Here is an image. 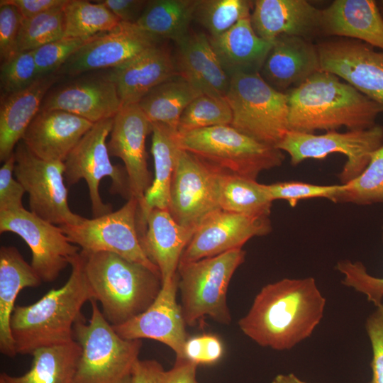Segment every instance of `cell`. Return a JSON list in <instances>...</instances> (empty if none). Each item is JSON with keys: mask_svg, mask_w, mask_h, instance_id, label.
<instances>
[{"mask_svg": "<svg viewBox=\"0 0 383 383\" xmlns=\"http://www.w3.org/2000/svg\"><path fill=\"white\" fill-rule=\"evenodd\" d=\"M245 257V251L240 248L196 261L179 262L178 289L187 325L194 326L206 317L218 323H231L227 291Z\"/></svg>", "mask_w": 383, "mask_h": 383, "instance_id": "7", "label": "cell"}, {"mask_svg": "<svg viewBox=\"0 0 383 383\" xmlns=\"http://www.w3.org/2000/svg\"><path fill=\"white\" fill-rule=\"evenodd\" d=\"M19 235L31 251L30 265L41 280L51 282L79 253L60 226L46 221L24 208L0 212V233Z\"/></svg>", "mask_w": 383, "mask_h": 383, "instance_id": "13", "label": "cell"}, {"mask_svg": "<svg viewBox=\"0 0 383 383\" xmlns=\"http://www.w3.org/2000/svg\"><path fill=\"white\" fill-rule=\"evenodd\" d=\"M70 265V275L63 286L50 290L32 304L15 306L11 328L17 354L32 355L38 348L74 340V326L82 318L84 304L94 299V294L80 252Z\"/></svg>", "mask_w": 383, "mask_h": 383, "instance_id": "3", "label": "cell"}, {"mask_svg": "<svg viewBox=\"0 0 383 383\" xmlns=\"http://www.w3.org/2000/svg\"><path fill=\"white\" fill-rule=\"evenodd\" d=\"M198 0H151L136 24L159 38L177 43L189 33Z\"/></svg>", "mask_w": 383, "mask_h": 383, "instance_id": "35", "label": "cell"}, {"mask_svg": "<svg viewBox=\"0 0 383 383\" xmlns=\"http://www.w3.org/2000/svg\"><path fill=\"white\" fill-rule=\"evenodd\" d=\"M40 77L33 51L19 52L1 64V98L28 87Z\"/></svg>", "mask_w": 383, "mask_h": 383, "instance_id": "41", "label": "cell"}, {"mask_svg": "<svg viewBox=\"0 0 383 383\" xmlns=\"http://www.w3.org/2000/svg\"><path fill=\"white\" fill-rule=\"evenodd\" d=\"M138 201L130 198L118 210L72 226H60L70 241L86 252H108L160 274L144 252L138 228Z\"/></svg>", "mask_w": 383, "mask_h": 383, "instance_id": "11", "label": "cell"}, {"mask_svg": "<svg viewBox=\"0 0 383 383\" xmlns=\"http://www.w3.org/2000/svg\"><path fill=\"white\" fill-rule=\"evenodd\" d=\"M63 6L52 9L30 18H23L18 42L19 52L34 50L65 37Z\"/></svg>", "mask_w": 383, "mask_h": 383, "instance_id": "40", "label": "cell"}, {"mask_svg": "<svg viewBox=\"0 0 383 383\" xmlns=\"http://www.w3.org/2000/svg\"><path fill=\"white\" fill-rule=\"evenodd\" d=\"M81 353L75 340L38 348L32 353V365L27 372L21 376L1 373L0 383H74Z\"/></svg>", "mask_w": 383, "mask_h": 383, "instance_id": "32", "label": "cell"}, {"mask_svg": "<svg viewBox=\"0 0 383 383\" xmlns=\"http://www.w3.org/2000/svg\"><path fill=\"white\" fill-rule=\"evenodd\" d=\"M23 16L13 5L0 2V58L4 62L17 55Z\"/></svg>", "mask_w": 383, "mask_h": 383, "instance_id": "45", "label": "cell"}, {"mask_svg": "<svg viewBox=\"0 0 383 383\" xmlns=\"http://www.w3.org/2000/svg\"><path fill=\"white\" fill-rule=\"evenodd\" d=\"M15 164L13 152L0 168V212L24 208L22 198L26 191L16 178L13 177Z\"/></svg>", "mask_w": 383, "mask_h": 383, "instance_id": "47", "label": "cell"}, {"mask_svg": "<svg viewBox=\"0 0 383 383\" xmlns=\"http://www.w3.org/2000/svg\"><path fill=\"white\" fill-rule=\"evenodd\" d=\"M91 318H80L74 326V340L82 353L74 383H123L139 360L142 340L121 337L106 319L95 299Z\"/></svg>", "mask_w": 383, "mask_h": 383, "instance_id": "6", "label": "cell"}, {"mask_svg": "<svg viewBox=\"0 0 383 383\" xmlns=\"http://www.w3.org/2000/svg\"><path fill=\"white\" fill-rule=\"evenodd\" d=\"M179 75L167 47L152 46L128 62L111 70L122 105L138 104L152 89Z\"/></svg>", "mask_w": 383, "mask_h": 383, "instance_id": "24", "label": "cell"}, {"mask_svg": "<svg viewBox=\"0 0 383 383\" xmlns=\"http://www.w3.org/2000/svg\"><path fill=\"white\" fill-rule=\"evenodd\" d=\"M197 367L187 360L176 359L173 367L165 370L163 383H199L196 379Z\"/></svg>", "mask_w": 383, "mask_h": 383, "instance_id": "52", "label": "cell"}, {"mask_svg": "<svg viewBox=\"0 0 383 383\" xmlns=\"http://www.w3.org/2000/svg\"><path fill=\"white\" fill-rule=\"evenodd\" d=\"M223 353L221 340L211 333L188 338L184 348V359L196 365H213L222 358Z\"/></svg>", "mask_w": 383, "mask_h": 383, "instance_id": "46", "label": "cell"}, {"mask_svg": "<svg viewBox=\"0 0 383 383\" xmlns=\"http://www.w3.org/2000/svg\"><path fill=\"white\" fill-rule=\"evenodd\" d=\"M202 94L177 75L157 86L138 104L151 123L178 133L179 118L187 106Z\"/></svg>", "mask_w": 383, "mask_h": 383, "instance_id": "34", "label": "cell"}, {"mask_svg": "<svg viewBox=\"0 0 383 383\" xmlns=\"http://www.w3.org/2000/svg\"><path fill=\"white\" fill-rule=\"evenodd\" d=\"M87 40L64 37L33 50L40 76L56 73Z\"/></svg>", "mask_w": 383, "mask_h": 383, "instance_id": "44", "label": "cell"}, {"mask_svg": "<svg viewBox=\"0 0 383 383\" xmlns=\"http://www.w3.org/2000/svg\"><path fill=\"white\" fill-rule=\"evenodd\" d=\"M165 370L154 360H138L131 374V383H163Z\"/></svg>", "mask_w": 383, "mask_h": 383, "instance_id": "50", "label": "cell"}, {"mask_svg": "<svg viewBox=\"0 0 383 383\" xmlns=\"http://www.w3.org/2000/svg\"><path fill=\"white\" fill-rule=\"evenodd\" d=\"M14 176L29 196L30 211L55 225L72 226L84 218L68 205L64 162L42 160L22 140L14 150Z\"/></svg>", "mask_w": 383, "mask_h": 383, "instance_id": "12", "label": "cell"}, {"mask_svg": "<svg viewBox=\"0 0 383 383\" xmlns=\"http://www.w3.org/2000/svg\"><path fill=\"white\" fill-rule=\"evenodd\" d=\"M195 230L179 225L168 210L153 209L148 214L144 231L139 235L142 248L158 268L162 285L177 275L181 256Z\"/></svg>", "mask_w": 383, "mask_h": 383, "instance_id": "25", "label": "cell"}, {"mask_svg": "<svg viewBox=\"0 0 383 383\" xmlns=\"http://www.w3.org/2000/svg\"><path fill=\"white\" fill-rule=\"evenodd\" d=\"M341 184L318 185L299 181L279 182L266 184L270 198L274 201L283 199L295 207L300 200L326 198L331 200Z\"/></svg>", "mask_w": 383, "mask_h": 383, "instance_id": "43", "label": "cell"}, {"mask_svg": "<svg viewBox=\"0 0 383 383\" xmlns=\"http://www.w3.org/2000/svg\"><path fill=\"white\" fill-rule=\"evenodd\" d=\"M226 99L233 113L231 126L254 140L277 147L289 131L287 94L259 72L231 76Z\"/></svg>", "mask_w": 383, "mask_h": 383, "instance_id": "8", "label": "cell"}, {"mask_svg": "<svg viewBox=\"0 0 383 383\" xmlns=\"http://www.w3.org/2000/svg\"><path fill=\"white\" fill-rule=\"evenodd\" d=\"M325 306L326 299L313 277L284 278L260 289L238 326L262 347L290 350L312 334Z\"/></svg>", "mask_w": 383, "mask_h": 383, "instance_id": "1", "label": "cell"}, {"mask_svg": "<svg viewBox=\"0 0 383 383\" xmlns=\"http://www.w3.org/2000/svg\"><path fill=\"white\" fill-rule=\"evenodd\" d=\"M289 131L364 130L376 125L382 109L335 74L320 70L288 91Z\"/></svg>", "mask_w": 383, "mask_h": 383, "instance_id": "2", "label": "cell"}, {"mask_svg": "<svg viewBox=\"0 0 383 383\" xmlns=\"http://www.w3.org/2000/svg\"><path fill=\"white\" fill-rule=\"evenodd\" d=\"M116 87L106 75L80 79L47 94L40 110H60L93 123L113 118L122 107Z\"/></svg>", "mask_w": 383, "mask_h": 383, "instance_id": "22", "label": "cell"}, {"mask_svg": "<svg viewBox=\"0 0 383 383\" xmlns=\"http://www.w3.org/2000/svg\"><path fill=\"white\" fill-rule=\"evenodd\" d=\"M67 0H1L15 6L23 18H30L55 8L63 6Z\"/></svg>", "mask_w": 383, "mask_h": 383, "instance_id": "51", "label": "cell"}, {"mask_svg": "<svg viewBox=\"0 0 383 383\" xmlns=\"http://www.w3.org/2000/svg\"><path fill=\"white\" fill-rule=\"evenodd\" d=\"M272 383H306L301 379H299L294 374H278L277 375Z\"/></svg>", "mask_w": 383, "mask_h": 383, "instance_id": "53", "label": "cell"}, {"mask_svg": "<svg viewBox=\"0 0 383 383\" xmlns=\"http://www.w3.org/2000/svg\"><path fill=\"white\" fill-rule=\"evenodd\" d=\"M216 194L220 209L231 213L269 216L273 201L266 184L218 170Z\"/></svg>", "mask_w": 383, "mask_h": 383, "instance_id": "33", "label": "cell"}, {"mask_svg": "<svg viewBox=\"0 0 383 383\" xmlns=\"http://www.w3.org/2000/svg\"><path fill=\"white\" fill-rule=\"evenodd\" d=\"M233 113L226 98L201 94L183 111L178 124V134L218 126H231Z\"/></svg>", "mask_w": 383, "mask_h": 383, "instance_id": "39", "label": "cell"}, {"mask_svg": "<svg viewBox=\"0 0 383 383\" xmlns=\"http://www.w3.org/2000/svg\"><path fill=\"white\" fill-rule=\"evenodd\" d=\"M179 148L223 172L256 180L260 172L280 166L283 151L260 143L231 126L177 134Z\"/></svg>", "mask_w": 383, "mask_h": 383, "instance_id": "5", "label": "cell"}, {"mask_svg": "<svg viewBox=\"0 0 383 383\" xmlns=\"http://www.w3.org/2000/svg\"><path fill=\"white\" fill-rule=\"evenodd\" d=\"M178 277L162 285L154 301L143 312L126 322L113 326L116 332L128 340L150 339L170 348L176 359H184L188 338L181 305L177 303Z\"/></svg>", "mask_w": 383, "mask_h": 383, "instance_id": "19", "label": "cell"}, {"mask_svg": "<svg viewBox=\"0 0 383 383\" xmlns=\"http://www.w3.org/2000/svg\"><path fill=\"white\" fill-rule=\"evenodd\" d=\"M272 231L269 216L238 214L218 209L200 223L179 262H189L240 249L250 239Z\"/></svg>", "mask_w": 383, "mask_h": 383, "instance_id": "18", "label": "cell"}, {"mask_svg": "<svg viewBox=\"0 0 383 383\" xmlns=\"http://www.w3.org/2000/svg\"><path fill=\"white\" fill-rule=\"evenodd\" d=\"M321 70L333 73L377 104L383 110V51L353 39L316 45Z\"/></svg>", "mask_w": 383, "mask_h": 383, "instance_id": "15", "label": "cell"}, {"mask_svg": "<svg viewBox=\"0 0 383 383\" xmlns=\"http://www.w3.org/2000/svg\"><path fill=\"white\" fill-rule=\"evenodd\" d=\"M256 34L270 42L282 35L309 40L321 33V9L305 0H256L250 15Z\"/></svg>", "mask_w": 383, "mask_h": 383, "instance_id": "21", "label": "cell"}, {"mask_svg": "<svg viewBox=\"0 0 383 383\" xmlns=\"http://www.w3.org/2000/svg\"><path fill=\"white\" fill-rule=\"evenodd\" d=\"M151 152L155 174L151 186L145 194L143 204L138 208V228L144 231L148 213L153 209L169 211L170 189L179 145L177 133L166 126L152 123Z\"/></svg>", "mask_w": 383, "mask_h": 383, "instance_id": "31", "label": "cell"}, {"mask_svg": "<svg viewBox=\"0 0 383 383\" xmlns=\"http://www.w3.org/2000/svg\"><path fill=\"white\" fill-rule=\"evenodd\" d=\"M152 133V123L138 104L122 106L113 117L107 148L110 156L120 158L126 170L131 197L140 208L153 179L148 167L145 150L147 135Z\"/></svg>", "mask_w": 383, "mask_h": 383, "instance_id": "17", "label": "cell"}, {"mask_svg": "<svg viewBox=\"0 0 383 383\" xmlns=\"http://www.w3.org/2000/svg\"><path fill=\"white\" fill-rule=\"evenodd\" d=\"M336 269L343 274L342 283L344 285L365 294L367 301L373 303L375 306L382 303L383 277L370 274L365 265L359 261L340 260L337 263Z\"/></svg>", "mask_w": 383, "mask_h": 383, "instance_id": "42", "label": "cell"}, {"mask_svg": "<svg viewBox=\"0 0 383 383\" xmlns=\"http://www.w3.org/2000/svg\"><path fill=\"white\" fill-rule=\"evenodd\" d=\"M123 383H131V376L128 377Z\"/></svg>", "mask_w": 383, "mask_h": 383, "instance_id": "55", "label": "cell"}, {"mask_svg": "<svg viewBox=\"0 0 383 383\" xmlns=\"http://www.w3.org/2000/svg\"><path fill=\"white\" fill-rule=\"evenodd\" d=\"M43 281L16 248H0V351L9 357L17 353L11 328L15 301L26 287H35Z\"/></svg>", "mask_w": 383, "mask_h": 383, "instance_id": "30", "label": "cell"}, {"mask_svg": "<svg viewBox=\"0 0 383 383\" xmlns=\"http://www.w3.org/2000/svg\"><path fill=\"white\" fill-rule=\"evenodd\" d=\"M320 70L316 45L301 37L282 35L274 41L260 74L273 88L284 92L299 87Z\"/></svg>", "mask_w": 383, "mask_h": 383, "instance_id": "23", "label": "cell"}, {"mask_svg": "<svg viewBox=\"0 0 383 383\" xmlns=\"http://www.w3.org/2000/svg\"><path fill=\"white\" fill-rule=\"evenodd\" d=\"M113 121V118L94 123L64 162V177L68 186L82 179L86 181L93 218L112 211L111 205L104 203L100 196L99 184L104 177H109L111 179V194H119L127 200L131 198L125 167L113 165L110 160L106 141L111 131Z\"/></svg>", "mask_w": 383, "mask_h": 383, "instance_id": "9", "label": "cell"}, {"mask_svg": "<svg viewBox=\"0 0 383 383\" xmlns=\"http://www.w3.org/2000/svg\"><path fill=\"white\" fill-rule=\"evenodd\" d=\"M80 252L94 299L112 326L143 312L162 288L160 274L141 264L112 252Z\"/></svg>", "mask_w": 383, "mask_h": 383, "instance_id": "4", "label": "cell"}, {"mask_svg": "<svg viewBox=\"0 0 383 383\" xmlns=\"http://www.w3.org/2000/svg\"><path fill=\"white\" fill-rule=\"evenodd\" d=\"M379 12L383 18V0L377 2Z\"/></svg>", "mask_w": 383, "mask_h": 383, "instance_id": "54", "label": "cell"}, {"mask_svg": "<svg viewBox=\"0 0 383 383\" xmlns=\"http://www.w3.org/2000/svg\"><path fill=\"white\" fill-rule=\"evenodd\" d=\"M94 123L60 110H40L26 130L22 141L38 157L64 162Z\"/></svg>", "mask_w": 383, "mask_h": 383, "instance_id": "20", "label": "cell"}, {"mask_svg": "<svg viewBox=\"0 0 383 383\" xmlns=\"http://www.w3.org/2000/svg\"><path fill=\"white\" fill-rule=\"evenodd\" d=\"M121 22L136 23L142 16L147 0H101Z\"/></svg>", "mask_w": 383, "mask_h": 383, "instance_id": "49", "label": "cell"}, {"mask_svg": "<svg viewBox=\"0 0 383 383\" xmlns=\"http://www.w3.org/2000/svg\"><path fill=\"white\" fill-rule=\"evenodd\" d=\"M383 145V126L344 133L328 131L323 134L289 131L276 148L287 152L292 165L307 159L322 160L331 153H342L347 160L338 174L341 184L358 177L370 162L372 154Z\"/></svg>", "mask_w": 383, "mask_h": 383, "instance_id": "10", "label": "cell"}, {"mask_svg": "<svg viewBox=\"0 0 383 383\" xmlns=\"http://www.w3.org/2000/svg\"><path fill=\"white\" fill-rule=\"evenodd\" d=\"M253 1L247 0H198L194 19L209 33L218 36L240 20L250 17Z\"/></svg>", "mask_w": 383, "mask_h": 383, "instance_id": "38", "label": "cell"}, {"mask_svg": "<svg viewBox=\"0 0 383 383\" xmlns=\"http://www.w3.org/2000/svg\"><path fill=\"white\" fill-rule=\"evenodd\" d=\"M65 37L87 40L109 31L121 21L99 1L67 0L63 6Z\"/></svg>", "mask_w": 383, "mask_h": 383, "instance_id": "36", "label": "cell"}, {"mask_svg": "<svg viewBox=\"0 0 383 383\" xmlns=\"http://www.w3.org/2000/svg\"><path fill=\"white\" fill-rule=\"evenodd\" d=\"M209 38L221 66L230 77L238 73H260L274 43L256 34L250 17L240 20L218 36Z\"/></svg>", "mask_w": 383, "mask_h": 383, "instance_id": "29", "label": "cell"}, {"mask_svg": "<svg viewBox=\"0 0 383 383\" xmlns=\"http://www.w3.org/2000/svg\"><path fill=\"white\" fill-rule=\"evenodd\" d=\"M365 328L372 351V376L369 383H383V303L368 316Z\"/></svg>", "mask_w": 383, "mask_h": 383, "instance_id": "48", "label": "cell"}, {"mask_svg": "<svg viewBox=\"0 0 383 383\" xmlns=\"http://www.w3.org/2000/svg\"><path fill=\"white\" fill-rule=\"evenodd\" d=\"M331 201L358 205L383 203V145L372 154L364 171L348 183L341 184Z\"/></svg>", "mask_w": 383, "mask_h": 383, "instance_id": "37", "label": "cell"}, {"mask_svg": "<svg viewBox=\"0 0 383 383\" xmlns=\"http://www.w3.org/2000/svg\"><path fill=\"white\" fill-rule=\"evenodd\" d=\"M321 33L350 38L383 51V18L373 0H335L321 9Z\"/></svg>", "mask_w": 383, "mask_h": 383, "instance_id": "27", "label": "cell"}, {"mask_svg": "<svg viewBox=\"0 0 383 383\" xmlns=\"http://www.w3.org/2000/svg\"><path fill=\"white\" fill-rule=\"evenodd\" d=\"M218 170L179 148L170 189L169 211L181 226L193 230L220 209L216 194Z\"/></svg>", "mask_w": 383, "mask_h": 383, "instance_id": "14", "label": "cell"}, {"mask_svg": "<svg viewBox=\"0 0 383 383\" xmlns=\"http://www.w3.org/2000/svg\"><path fill=\"white\" fill-rule=\"evenodd\" d=\"M160 40L136 23L121 22L112 30L89 38L57 72L76 76L90 70L116 68Z\"/></svg>", "mask_w": 383, "mask_h": 383, "instance_id": "16", "label": "cell"}, {"mask_svg": "<svg viewBox=\"0 0 383 383\" xmlns=\"http://www.w3.org/2000/svg\"><path fill=\"white\" fill-rule=\"evenodd\" d=\"M177 44L178 74L202 94L226 98L231 77L221 66L209 36L189 32Z\"/></svg>", "mask_w": 383, "mask_h": 383, "instance_id": "26", "label": "cell"}, {"mask_svg": "<svg viewBox=\"0 0 383 383\" xmlns=\"http://www.w3.org/2000/svg\"><path fill=\"white\" fill-rule=\"evenodd\" d=\"M59 77L57 72L41 77L28 87L1 98V162H4L13 153L26 130L40 110L48 90Z\"/></svg>", "mask_w": 383, "mask_h": 383, "instance_id": "28", "label": "cell"}]
</instances>
